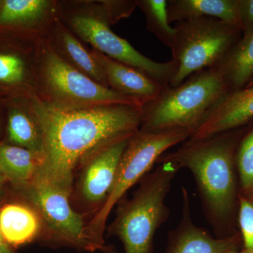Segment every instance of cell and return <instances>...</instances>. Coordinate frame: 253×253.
<instances>
[{
	"mask_svg": "<svg viewBox=\"0 0 253 253\" xmlns=\"http://www.w3.org/2000/svg\"><path fill=\"white\" fill-rule=\"evenodd\" d=\"M32 108L42 132V162L36 179L72 194L74 172L95 150L140 129L144 106L110 104L61 108L35 95Z\"/></svg>",
	"mask_w": 253,
	"mask_h": 253,
	"instance_id": "6da1fadb",
	"label": "cell"
},
{
	"mask_svg": "<svg viewBox=\"0 0 253 253\" xmlns=\"http://www.w3.org/2000/svg\"><path fill=\"white\" fill-rule=\"evenodd\" d=\"M232 130L202 140L184 141L172 152L164 153L158 164L172 163L189 169L196 182L203 212L216 238L227 237L228 230L241 195L237 194Z\"/></svg>",
	"mask_w": 253,
	"mask_h": 253,
	"instance_id": "7a4b0ae2",
	"label": "cell"
},
{
	"mask_svg": "<svg viewBox=\"0 0 253 253\" xmlns=\"http://www.w3.org/2000/svg\"><path fill=\"white\" fill-rule=\"evenodd\" d=\"M145 175L131 199L118 203L116 215L109 226V235L117 236L126 253H153L156 231L167 221L169 210L166 204L179 168L163 163Z\"/></svg>",
	"mask_w": 253,
	"mask_h": 253,
	"instance_id": "3957f363",
	"label": "cell"
},
{
	"mask_svg": "<svg viewBox=\"0 0 253 253\" xmlns=\"http://www.w3.org/2000/svg\"><path fill=\"white\" fill-rule=\"evenodd\" d=\"M229 91L225 78L217 68L200 71L179 85L166 86L157 99L145 105L139 129H181L191 136L208 111Z\"/></svg>",
	"mask_w": 253,
	"mask_h": 253,
	"instance_id": "277c9868",
	"label": "cell"
},
{
	"mask_svg": "<svg viewBox=\"0 0 253 253\" xmlns=\"http://www.w3.org/2000/svg\"><path fill=\"white\" fill-rule=\"evenodd\" d=\"M189 136V131L181 129L160 131L139 129L131 136L120 161L107 199L86 224L84 236L88 252L113 253V248L106 246L104 237L106 221L113 208L126 196L128 190L149 172L160 156L172 146L187 140Z\"/></svg>",
	"mask_w": 253,
	"mask_h": 253,
	"instance_id": "5b68a950",
	"label": "cell"
},
{
	"mask_svg": "<svg viewBox=\"0 0 253 253\" xmlns=\"http://www.w3.org/2000/svg\"><path fill=\"white\" fill-rule=\"evenodd\" d=\"M36 95L61 108H85L110 104L144 106L133 99L93 81L66 62L51 44L37 43Z\"/></svg>",
	"mask_w": 253,
	"mask_h": 253,
	"instance_id": "8992f818",
	"label": "cell"
},
{
	"mask_svg": "<svg viewBox=\"0 0 253 253\" xmlns=\"http://www.w3.org/2000/svg\"><path fill=\"white\" fill-rule=\"evenodd\" d=\"M170 49L174 63L169 86L179 85L194 73L215 67L236 43L239 28L215 18L176 23Z\"/></svg>",
	"mask_w": 253,
	"mask_h": 253,
	"instance_id": "52a82bcc",
	"label": "cell"
},
{
	"mask_svg": "<svg viewBox=\"0 0 253 253\" xmlns=\"http://www.w3.org/2000/svg\"><path fill=\"white\" fill-rule=\"evenodd\" d=\"M106 9L96 13L86 11L71 15L70 26L94 49L111 59L137 68L163 85L169 86L175 69L172 60L166 63L156 62L115 34L110 28V21L113 18L109 8Z\"/></svg>",
	"mask_w": 253,
	"mask_h": 253,
	"instance_id": "ba28073f",
	"label": "cell"
},
{
	"mask_svg": "<svg viewBox=\"0 0 253 253\" xmlns=\"http://www.w3.org/2000/svg\"><path fill=\"white\" fill-rule=\"evenodd\" d=\"M31 203L45 228L48 241L87 251L83 216L73 209L70 195L46 181L35 178L17 188Z\"/></svg>",
	"mask_w": 253,
	"mask_h": 253,
	"instance_id": "9c48e42d",
	"label": "cell"
},
{
	"mask_svg": "<svg viewBox=\"0 0 253 253\" xmlns=\"http://www.w3.org/2000/svg\"><path fill=\"white\" fill-rule=\"evenodd\" d=\"M29 32L0 27V97L29 99L36 95V49Z\"/></svg>",
	"mask_w": 253,
	"mask_h": 253,
	"instance_id": "30bf717a",
	"label": "cell"
},
{
	"mask_svg": "<svg viewBox=\"0 0 253 253\" xmlns=\"http://www.w3.org/2000/svg\"><path fill=\"white\" fill-rule=\"evenodd\" d=\"M131 137L123 138L101 146L93 151L80 165L81 172L78 194L81 202L86 207H96L97 211L104 205L114 182L120 161Z\"/></svg>",
	"mask_w": 253,
	"mask_h": 253,
	"instance_id": "8fae6325",
	"label": "cell"
},
{
	"mask_svg": "<svg viewBox=\"0 0 253 253\" xmlns=\"http://www.w3.org/2000/svg\"><path fill=\"white\" fill-rule=\"evenodd\" d=\"M253 119V86L230 90L213 105L189 140L207 139L232 130Z\"/></svg>",
	"mask_w": 253,
	"mask_h": 253,
	"instance_id": "7c38bea8",
	"label": "cell"
},
{
	"mask_svg": "<svg viewBox=\"0 0 253 253\" xmlns=\"http://www.w3.org/2000/svg\"><path fill=\"white\" fill-rule=\"evenodd\" d=\"M182 214L175 229L169 231L165 253H228L236 251L235 236L216 238L194 224L191 217L189 192L181 188Z\"/></svg>",
	"mask_w": 253,
	"mask_h": 253,
	"instance_id": "4fadbf2b",
	"label": "cell"
},
{
	"mask_svg": "<svg viewBox=\"0 0 253 253\" xmlns=\"http://www.w3.org/2000/svg\"><path fill=\"white\" fill-rule=\"evenodd\" d=\"M91 53L104 68L110 88L145 105L157 99L168 86L137 68L111 59L96 50L93 49Z\"/></svg>",
	"mask_w": 253,
	"mask_h": 253,
	"instance_id": "5bb4252c",
	"label": "cell"
},
{
	"mask_svg": "<svg viewBox=\"0 0 253 253\" xmlns=\"http://www.w3.org/2000/svg\"><path fill=\"white\" fill-rule=\"evenodd\" d=\"M4 103L9 144L42 154V132L31 99L7 100Z\"/></svg>",
	"mask_w": 253,
	"mask_h": 253,
	"instance_id": "9a60e30c",
	"label": "cell"
},
{
	"mask_svg": "<svg viewBox=\"0 0 253 253\" xmlns=\"http://www.w3.org/2000/svg\"><path fill=\"white\" fill-rule=\"evenodd\" d=\"M167 9L169 23L191 18L211 17L242 31L239 0H169Z\"/></svg>",
	"mask_w": 253,
	"mask_h": 253,
	"instance_id": "2e32d148",
	"label": "cell"
},
{
	"mask_svg": "<svg viewBox=\"0 0 253 253\" xmlns=\"http://www.w3.org/2000/svg\"><path fill=\"white\" fill-rule=\"evenodd\" d=\"M42 226L33 208L10 204L0 209V234L7 244L18 246L33 241L39 236Z\"/></svg>",
	"mask_w": 253,
	"mask_h": 253,
	"instance_id": "e0dca14e",
	"label": "cell"
},
{
	"mask_svg": "<svg viewBox=\"0 0 253 253\" xmlns=\"http://www.w3.org/2000/svg\"><path fill=\"white\" fill-rule=\"evenodd\" d=\"M215 67L230 90L246 87L253 77V31L238 41Z\"/></svg>",
	"mask_w": 253,
	"mask_h": 253,
	"instance_id": "ac0fdd59",
	"label": "cell"
},
{
	"mask_svg": "<svg viewBox=\"0 0 253 253\" xmlns=\"http://www.w3.org/2000/svg\"><path fill=\"white\" fill-rule=\"evenodd\" d=\"M57 26L56 31L57 50L55 49V51L80 72L99 84L109 87L104 68L94 59L91 53L62 25Z\"/></svg>",
	"mask_w": 253,
	"mask_h": 253,
	"instance_id": "d6986e66",
	"label": "cell"
},
{
	"mask_svg": "<svg viewBox=\"0 0 253 253\" xmlns=\"http://www.w3.org/2000/svg\"><path fill=\"white\" fill-rule=\"evenodd\" d=\"M42 162V154L0 142V166L7 180L16 188L31 182Z\"/></svg>",
	"mask_w": 253,
	"mask_h": 253,
	"instance_id": "ffe728a7",
	"label": "cell"
},
{
	"mask_svg": "<svg viewBox=\"0 0 253 253\" xmlns=\"http://www.w3.org/2000/svg\"><path fill=\"white\" fill-rule=\"evenodd\" d=\"M51 6L46 0H4L0 5V27L32 33L49 14Z\"/></svg>",
	"mask_w": 253,
	"mask_h": 253,
	"instance_id": "44dd1931",
	"label": "cell"
},
{
	"mask_svg": "<svg viewBox=\"0 0 253 253\" xmlns=\"http://www.w3.org/2000/svg\"><path fill=\"white\" fill-rule=\"evenodd\" d=\"M146 16L149 32L170 48L175 35V28L171 27L168 16L166 0H143L137 1Z\"/></svg>",
	"mask_w": 253,
	"mask_h": 253,
	"instance_id": "7402d4cb",
	"label": "cell"
},
{
	"mask_svg": "<svg viewBox=\"0 0 253 253\" xmlns=\"http://www.w3.org/2000/svg\"><path fill=\"white\" fill-rule=\"evenodd\" d=\"M241 195L253 189V127L240 141L235 155Z\"/></svg>",
	"mask_w": 253,
	"mask_h": 253,
	"instance_id": "603a6c76",
	"label": "cell"
},
{
	"mask_svg": "<svg viewBox=\"0 0 253 253\" xmlns=\"http://www.w3.org/2000/svg\"><path fill=\"white\" fill-rule=\"evenodd\" d=\"M238 221L245 253H253V202L241 194L239 197Z\"/></svg>",
	"mask_w": 253,
	"mask_h": 253,
	"instance_id": "cb8c5ba5",
	"label": "cell"
},
{
	"mask_svg": "<svg viewBox=\"0 0 253 253\" xmlns=\"http://www.w3.org/2000/svg\"><path fill=\"white\" fill-rule=\"evenodd\" d=\"M241 28L244 36L253 31V0H239Z\"/></svg>",
	"mask_w": 253,
	"mask_h": 253,
	"instance_id": "d4e9b609",
	"label": "cell"
},
{
	"mask_svg": "<svg viewBox=\"0 0 253 253\" xmlns=\"http://www.w3.org/2000/svg\"><path fill=\"white\" fill-rule=\"evenodd\" d=\"M4 114H6V107L4 100L0 97V125H1V118Z\"/></svg>",
	"mask_w": 253,
	"mask_h": 253,
	"instance_id": "484cf974",
	"label": "cell"
},
{
	"mask_svg": "<svg viewBox=\"0 0 253 253\" xmlns=\"http://www.w3.org/2000/svg\"><path fill=\"white\" fill-rule=\"evenodd\" d=\"M7 180L6 176H5L4 172H3L2 169H1V166H0V190L2 187L3 184L5 181Z\"/></svg>",
	"mask_w": 253,
	"mask_h": 253,
	"instance_id": "4316f807",
	"label": "cell"
},
{
	"mask_svg": "<svg viewBox=\"0 0 253 253\" xmlns=\"http://www.w3.org/2000/svg\"><path fill=\"white\" fill-rule=\"evenodd\" d=\"M0 253H14V251L9 247V244H5L2 249L0 251Z\"/></svg>",
	"mask_w": 253,
	"mask_h": 253,
	"instance_id": "83f0119b",
	"label": "cell"
},
{
	"mask_svg": "<svg viewBox=\"0 0 253 253\" xmlns=\"http://www.w3.org/2000/svg\"><path fill=\"white\" fill-rule=\"evenodd\" d=\"M242 196L246 197V199L251 200V201L253 202V189L251 190V191H250V192L247 193V194L242 195Z\"/></svg>",
	"mask_w": 253,
	"mask_h": 253,
	"instance_id": "f1b7e54d",
	"label": "cell"
},
{
	"mask_svg": "<svg viewBox=\"0 0 253 253\" xmlns=\"http://www.w3.org/2000/svg\"><path fill=\"white\" fill-rule=\"evenodd\" d=\"M6 244V242L3 239L2 236H1V234H0V251H1V249H2L3 246Z\"/></svg>",
	"mask_w": 253,
	"mask_h": 253,
	"instance_id": "f546056e",
	"label": "cell"
},
{
	"mask_svg": "<svg viewBox=\"0 0 253 253\" xmlns=\"http://www.w3.org/2000/svg\"><path fill=\"white\" fill-rule=\"evenodd\" d=\"M253 86V77L252 79L251 80V81L249 82V84L246 85V86Z\"/></svg>",
	"mask_w": 253,
	"mask_h": 253,
	"instance_id": "4dcf8cb0",
	"label": "cell"
},
{
	"mask_svg": "<svg viewBox=\"0 0 253 253\" xmlns=\"http://www.w3.org/2000/svg\"><path fill=\"white\" fill-rule=\"evenodd\" d=\"M228 253H244V251H241V252H238V251H230V252H229Z\"/></svg>",
	"mask_w": 253,
	"mask_h": 253,
	"instance_id": "1f68e13d",
	"label": "cell"
},
{
	"mask_svg": "<svg viewBox=\"0 0 253 253\" xmlns=\"http://www.w3.org/2000/svg\"><path fill=\"white\" fill-rule=\"evenodd\" d=\"M1 1H0V5H1Z\"/></svg>",
	"mask_w": 253,
	"mask_h": 253,
	"instance_id": "d6a6232c",
	"label": "cell"
},
{
	"mask_svg": "<svg viewBox=\"0 0 253 253\" xmlns=\"http://www.w3.org/2000/svg\"></svg>",
	"mask_w": 253,
	"mask_h": 253,
	"instance_id": "836d02e7",
	"label": "cell"
}]
</instances>
